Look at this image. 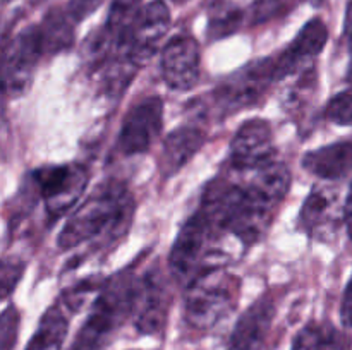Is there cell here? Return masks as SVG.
Listing matches in <instances>:
<instances>
[{"instance_id":"obj_1","label":"cell","mask_w":352,"mask_h":350,"mask_svg":"<svg viewBox=\"0 0 352 350\" xmlns=\"http://www.w3.org/2000/svg\"><path fill=\"white\" fill-rule=\"evenodd\" d=\"M136 202L126 184L107 180L76 209L58 233V247L74 249L82 244L107 247L126 237Z\"/></svg>"},{"instance_id":"obj_2","label":"cell","mask_w":352,"mask_h":350,"mask_svg":"<svg viewBox=\"0 0 352 350\" xmlns=\"http://www.w3.org/2000/svg\"><path fill=\"white\" fill-rule=\"evenodd\" d=\"M136 277L131 270L113 275L95 299L91 312L79 329L71 350H100L113 331L133 316Z\"/></svg>"},{"instance_id":"obj_3","label":"cell","mask_w":352,"mask_h":350,"mask_svg":"<svg viewBox=\"0 0 352 350\" xmlns=\"http://www.w3.org/2000/svg\"><path fill=\"white\" fill-rule=\"evenodd\" d=\"M241 280L226 268L198 275L186 285L184 318L195 329H212L237 307Z\"/></svg>"},{"instance_id":"obj_4","label":"cell","mask_w":352,"mask_h":350,"mask_svg":"<svg viewBox=\"0 0 352 350\" xmlns=\"http://www.w3.org/2000/svg\"><path fill=\"white\" fill-rule=\"evenodd\" d=\"M170 10L164 0L144 3L127 27L116 58L129 62L140 71L157 54L165 34L170 30Z\"/></svg>"},{"instance_id":"obj_5","label":"cell","mask_w":352,"mask_h":350,"mask_svg":"<svg viewBox=\"0 0 352 350\" xmlns=\"http://www.w3.org/2000/svg\"><path fill=\"white\" fill-rule=\"evenodd\" d=\"M30 175L52 220L60 218L74 208L89 182L88 170L79 163L45 165Z\"/></svg>"},{"instance_id":"obj_6","label":"cell","mask_w":352,"mask_h":350,"mask_svg":"<svg viewBox=\"0 0 352 350\" xmlns=\"http://www.w3.org/2000/svg\"><path fill=\"white\" fill-rule=\"evenodd\" d=\"M277 81L274 58H258L230 74L213 91L217 108L222 115L256 105Z\"/></svg>"},{"instance_id":"obj_7","label":"cell","mask_w":352,"mask_h":350,"mask_svg":"<svg viewBox=\"0 0 352 350\" xmlns=\"http://www.w3.org/2000/svg\"><path fill=\"white\" fill-rule=\"evenodd\" d=\"M43 38L38 24L26 27L3 45V95L19 96L30 88L38 62L45 57Z\"/></svg>"},{"instance_id":"obj_8","label":"cell","mask_w":352,"mask_h":350,"mask_svg":"<svg viewBox=\"0 0 352 350\" xmlns=\"http://www.w3.org/2000/svg\"><path fill=\"white\" fill-rule=\"evenodd\" d=\"M164 129V102L160 96H146L134 103L122 119L117 150L124 156L146 153Z\"/></svg>"},{"instance_id":"obj_9","label":"cell","mask_w":352,"mask_h":350,"mask_svg":"<svg viewBox=\"0 0 352 350\" xmlns=\"http://www.w3.org/2000/svg\"><path fill=\"white\" fill-rule=\"evenodd\" d=\"M168 309L170 294L160 271L148 270L141 277H136L133 304L134 328L141 335H158L165 328Z\"/></svg>"},{"instance_id":"obj_10","label":"cell","mask_w":352,"mask_h":350,"mask_svg":"<svg viewBox=\"0 0 352 350\" xmlns=\"http://www.w3.org/2000/svg\"><path fill=\"white\" fill-rule=\"evenodd\" d=\"M275 158L274 130L267 120L251 119L236 130L229 154V165L234 174L256 170Z\"/></svg>"},{"instance_id":"obj_11","label":"cell","mask_w":352,"mask_h":350,"mask_svg":"<svg viewBox=\"0 0 352 350\" xmlns=\"http://www.w3.org/2000/svg\"><path fill=\"white\" fill-rule=\"evenodd\" d=\"M162 75L165 84L175 91H189L199 81L201 50L189 34H175L162 48Z\"/></svg>"},{"instance_id":"obj_12","label":"cell","mask_w":352,"mask_h":350,"mask_svg":"<svg viewBox=\"0 0 352 350\" xmlns=\"http://www.w3.org/2000/svg\"><path fill=\"white\" fill-rule=\"evenodd\" d=\"M327 40H329V27L325 21L320 17L309 19L299 31L298 36L291 41V45L278 57L274 58L277 81L311 69L313 60L322 54Z\"/></svg>"},{"instance_id":"obj_13","label":"cell","mask_w":352,"mask_h":350,"mask_svg":"<svg viewBox=\"0 0 352 350\" xmlns=\"http://www.w3.org/2000/svg\"><path fill=\"white\" fill-rule=\"evenodd\" d=\"M275 318L270 297H260L237 319L227 350H265Z\"/></svg>"},{"instance_id":"obj_14","label":"cell","mask_w":352,"mask_h":350,"mask_svg":"<svg viewBox=\"0 0 352 350\" xmlns=\"http://www.w3.org/2000/svg\"><path fill=\"white\" fill-rule=\"evenodd\" d=\"M206 141V134L195 126H182L172 130L164 141L160 156V172L172 177L196 156Z\"/></svg>"},{"instance_id":"obj_15","label":"cell","mask_w":352,"mask_h":350,"mask_svg":"<svg viewBox=\"0 0 352 350\" xmlns=\"http://www.w3.org/2000/svg\"><path fill=\"white\" fill-rule=\"evenodd\" d=\"M301 165L308 174L322 180H342L352 174V143L340 141L308 151L302 156Z\"/></svg>"},{"instance_id":"obj_16","label":"cell","mask_w":352,"mask_h":350,"mask_svg":"<svg viewBox=\"0 0 352 350\" xmlns=\"http://www.w3.org/2000/svg\"><path fill=\"white\" fill-rule=\"evenodd\" d=\"M337 213L339 208H337L336 192L322 185H315L302 205L299 223L306 233L325 239L327 233L336 229Z\"/></svg>"},{"instance_id":"obj_17","label":"cell","mask_w":352,"mask_h":350,"mask_svg":"<svg viewBox=\"0 0 352 350\" xmlns=\"http://www.w3.org/2000/svg\"><path fill=\"white\" fill-rule=\"evenodd\" d=\"M69 331L67 309L60 304H54L47 309L40 319L36 331L31 336L26 350H62Z\"/></svg>"},{"instance_id":"obj_18","label":"cell","mask_w":352,"mask_h":350,"mask_svg":"<svg viewBox=\"0 0 352 350\" xmlns=\"http://www.w3.org/2000/svg\"><path fill=\"white\" fill-rule=\"evenodd\" d=\"M291 350H349V338L332 325L311 323L296 335Z\"/></svg>"},{"instance_id":"obj_19","label":"cell","mask_w":352,"mask_h":350,"mask_svg":"<svg viewBox=\"0 0 352 350\" xmlns=\"http://www.w3.org/2000/svg\"><path fill=\"white\" fill-rule=\"evenodd\" d=\"M243 23V12L230 3L217 2L210 10L208 34L213 40L236 33Z\"/></svg>"},{"instance_id":"obj_20","label":"cell","mask_w":352,"mask_h":350,"mask_svg":"<svg viewBox=\"0 0 352 350\" xmlns=\"http://www.w3.org/2000/svg\"><path fill=\"white\" fill-rule=\"evenodd\" d=\"M325 117L337 126H352V93H339L325 106Z\"/></svg>"},{"instance_id":"obj_21","label":"cell","mask_w":352,"mask_h":350,"mask_svg":"<svg viewBox=\"0 0 352 350\" xmlns=\"http://www.w3.org/2000/svg\"><path fill=\"white\" fill-rule=\"evenodd\" d=\"M19 311L14 305H9L2 312V350H12L16 345L17 333H19Z\"/></svg>"},{"instance_id":"obj_22","label":"cell","mask_w":352,"mask_h":350,"mask_svg":"<svg viewBox=\"0 0 352 350\" xmlns=\"http://www.w3.org/2000/svg\"><path fill=\"white\" fill-rule=\"evenodd\" d=\"M24 273V263L21 261H10L3 259L2 264V299L6 301L10 294L14 292L16 285L23 278Z\"/></svg>"},{"instance_id":"obj_23","label":"cell","mask_w":352,"mask_h":350,"mask_svg":"<svg viewBox=\"0 0 352 350\" xmlns=\"http://www.w3.org/2000/svg\"><path fill=\"white\" fill-rule=\"evenodd\" d=\"M289 0H258L253 7V21L254 23H263L277 16L282 9H285Z\"/></svg>"},{"instance_id":"obj_24","label":"cell","mask_w":352,"mask_h":350,"mask_svg":"<svg viewBox=\"0 0 352 350\" xmlns=\"http://www.w3.org/2000/svg\"><path fill=\"white\" fill-rule=\"evenodd\" d=\"M102 3L103 0H69L67 12L74 19V23H79L91 16Z\"/></svg>"},{"instance_id":"obj_25","label":"cell","mask_w":352,"mask_h":350,"mask_svg":"<svg viewBox=\"0 0 352 350\" xmlns=\"http://www.w3.org/2000/svg\"><path fill=\"white\" fill-rule=\"evenodd\" d=\"M340 321L346 328H352V275L347 281V287L342 295V304H340Z\"/></svg>"},{"instance_id":"obj_26","label":"cell","mask_w":352,"mask_h":350,"mask_svg":"<svg viewBox=\"0 0 352 350\" xmlns=\"http://www.w3.org/2000/svg\"><path fill=\"white\" fill-rule=\"evenodd\" d=\"M342 220H344V225H346L347 235H349V239L352 240V184H351L349 192H347L346 202H344Z\"/></svg>"},{"instance_id":"obj_27","label":"cell","mask_w":352,"mask_h":350,"mask_svg":"<svg viewBox=\"0 0 352 350\" xmlns=\"http://www.w3.org/2000/svg\"><path fill=\"white\" fill-rule=\"evenodd\" d=\"M344 34L352 43V0H349L346 9V17H344Z\"/></svg>"},{"instance_id":"obj_28","label":"cell","mask_w":352,"mask_h":350,"mask_svg":"<svg viewBox=\"0 0 352 350\" xmlns=\"http://www.w3.org/2000/svg\"><path fill=\"white\" fill-rule=\"evenodd\" d=\"M346 79H347V82H349V84L352 86V58H351V62H349V67H347Z\"/></svg>"},{"instance_id":"obj_29","label":"cell","mask_w":352,"mask_h":350,"mask_svg":"<svg viewBox=\"0 0 352 350\" xmlns=\"http://www.w3.org/2000/svg\"><path fill=\"white\" fill-rule=\"evenodd\" d=\"M174 3H177V5H184V3H188L189 0H172Z\"/></svg>"},{"instance_id":"obj_30","label":"cell","mask_w":352,"mask_h":350,"mask_svg":"<svg viewBox=\"0 0 352 350\" xmlns=\"http://www.w3.org/2000/svg\"><path fill=\"white\" fill-rule=\"evenodd\" d=\"M7 2H10V0H3V3H7Z\"/></svg>"}]
</instances>
